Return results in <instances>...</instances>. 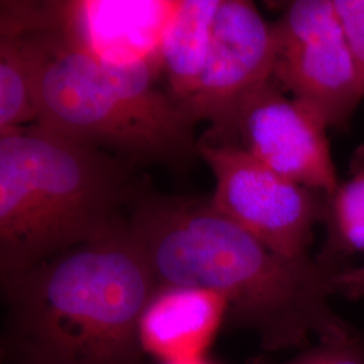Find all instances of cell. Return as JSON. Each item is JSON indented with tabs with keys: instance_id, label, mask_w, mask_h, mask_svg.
I'll list each match as a JSON object with an SVG mask.
<instances>
[{
	"instance_id": "1",
	"label": "cell",
	"mask_w": 364,
	"mask_h": 364,
	"mask_svg": "<svg viewBox=\"0 0 364 364\" xmlns=\"http://www.w3.org/2000/svg\"><path fill=\"white\" fill-rule=\"evenodd\" d=\"M129 227L156 285L212 290L228 304L227 326L257 335L266 352L308 348L358 332L329 305L340 273L317 258H289L198 198L147 191Z\"/></svg>"
},
{
	"instance_id": "2",
	"label": "cell",
	"mask_w": 364,
	"mask_h": 364,
	"mask_svg": "<svg viewBox=\"0 0 364 364\" xmlns=\"http://www.w3.org/2000/svg\"><path fill=\"white\" fill-rule=\"evenodd\" d=\"M1 33L23 48L41 126L135 166L198 156L195 120L156 88L159 65L95 55L68 26L64 3H14Z\"/></svg>"
},
{
	"instance_id": "3",
	"label": "cell",
	"mask_w": 364,
	"mask_h": 364,
	"mask_svg": "<svg viewBox=\"0 0 364 364\" xmlns=\"http://www.w3.org/2000/svg\"><path fill=\"white\" fill-rule=\"evenodd\" d=\"M6 364H144L139 320L156 287L129 221L0 275Z\"/></svg>"
},
{
	"instance_id": "4",
	"label": "cell",
	"mask_w": 364,
	"mask_h": 364,
	"mask_svg": "<svg viewBox=\"0 0 364 364\" xmlns=\"http://www.w3.org/2000/svg\"><path fill=\"white\" fill-rule=\"evenodd\" d=\"M136 168L38 123L0 132V275L124 225L146 192Z\"/></svg>"
},
{
	"instance_id": "5",
	"label": "cell",
	"mask_w": 364,
	"mask_h": 364,
	"mask_svg": "<svg viewBox=\"0 0 364 364\" xmlns=\"http://www.w3.org/2000/svg\"><path fill=\"white\" fill-rule=\"evenodd\" d=\"M197 154L216 180L210 204L275 252L308 258L326 195L279 176L231 144L198 139Z\"/></svg>"
},
{
	"instance_id": "6",
	"label": "cell",
	"mask_w": 364,
	"mask_h": 364,
	"mask_svg": "<svg viewBox=\"0 0 364 364\" xmlns=\"http://www.w3.org/2000/svg\"><path fill=\"white\" fill-rule=\"evenodd\" d=\"M273 31L274 80L328 129H346L364 97L333 0L287 3Z\"/></svg>"
},
{
	"instance_id": "7",
	"label": "cell",
	"mask_w": 364,
	"mask_h": 364,
	"mask_svg": "<svg viewBox=\"0 0 364 364\" xmlns=\"http://www.w3.org/2000/svg\"><path fill=\"white\" fill-rule=\"evenodd\" d=\"M326 129L273 78L242 103L224 136L201 139L239 147L287 180L331 195L338 178Z\"/></svg>"
},
{
	"instance_id": "8",
	"label": "cell",
	"mask_w": 364,
	"mask_h": 364,
	"mask_svg": "<svg viewBox=\"0 0 364 364\" xmlns=\"http://www.w3.org/2000/svg\"><path fill=\"white\" fill-rule=\"evenodd\" d=\"M277 45L273 25L247 0H221L207 66L195 95L183 109L207 120L204 139L218 141L251 93L274 78Z\"/></svg>"
},
{
	"instance_id": "9",
	"label": "cell",
	"mask_w": 364,
	"mask_h": 364,
	"mask_svg": "<svg viewBox=\"0 0 364 364\" xmlns=\"http://www.w3.org/2000/svg\"><path fill=\"white\" fill-rule=\"evenodd\" d=\"M227 317V301L212 290L158 285L139 320L141 348L161 364L203 358Z\"/></svg>"
},
{
	"instance_id": "10",
	"label": "cell",
	"mask_w": 364,
	"mask_h": 364,
	"mask_svg": "<svg viewBox=\"0 0 364 364\" xmlns=\"http://www.w3.org/2000/svg\"><path fill=\"white\" fill-rule=\"evenodd\" d=\"M177 1H68L65 18L80 42L112 63L153 61Z\"/></svg>"
},
{
	"instance_id": "11",
	"label": "cell",
	"mask_w": 364,
	"mask_h": 364,
	"mask_svg": "<svg viewBox=\"0 0 364 364\" xmlns=\"http://www.w3.org/2000/svg\"><path fill=\"white\" fill-rule=\"evenodd\" d=\"M221 0H182L166 23L159 43V70L168 93L183 108L195 95L207 66Z\"/></svg>"
},
{
	"instance_id": "12",
	"label": "cell",
	"mask_w": 364,
	"mask_h": 364,
	"mask_svg": "<svg viewBox=\"0 0 364 364\" xmlns=\"http://www.w3.org/2000/svg\"><path fill=\"white\" fill-rule=\"evenodd\" d=\"M326 239L317 259L336 270H346L344 262L364 254V144L352 154L344 181L326 195Z\"/></svg>"
},
{
	"instance_id": "13",
	"label": "cell",
	"mask_w": 364,
	"mask_h": 364,
	"mask_svg": "<svg viewBox=\"0 0 364 364\" xmlns=\"http://www.w3.org/2000/svg\"><path fill=\"white\" fill-rule=\"evenodd\" d=\"M31 70L13 34L0 36V132L37 123Z\"/></svg>"
},
{
	"instance_id": "14",
	"label": "cell",
	"mask_w": 364,
	"mask_h": 364,
	"mask_svg": "<svg viewBox=\"0 0 364 364\" xmlns=\"http://www.w3.org/2000/svg\"><path fill=\"white\" fill-rule=\"evenodd\" d=\"M246 364H364V341L356 333L348 338L318 341L284 362L259 355L248 359Z\"/></svg>"
},
{
	"instance_id": "15",
	"label": "cell",
	"mask_w": 364,
	"mask_h": 364,
	"mask_svg": "<svg viewBox=\"0 0 364 364\" xmlns=\"http://www.w3.org/2000/svg\"><path fill=\"white\" fill-rule=\"evenodd\" d=\"M364 97V0H333Z\"/></svg>"
},
{
	"instance_id": "16",
	"label": "cell",
	"mask_w": 364,
	"mask_h": 364,
	"mask_svg": "<svg viewBox=\"0 0 364 364\" xmlns=\"http://www.w3.org/2000/svg\"><path fill=\"white\" fill-rule=\"evenodd\" d=\"M332 285L335 294H343L350 299L364 297V263L340 272L335 275Z\"/></svg>"
},
{
	"instance_id": "17",
	"label": "cell",
	"mask_w": 364,
	"mask_h": 364,
	"mask_svg": "<svg viewBox=\"0 0 364 364\" xmlns=\"http://www.w3.org/2000/svg\"><path fill=\"white\" fill-rule=\"evenodd\" d=\"M162 364H218L212 360L207 359L205 356L203 358H196V359H188V360H178V362H170V363Z\"/></svg>"
}]
</instances>
